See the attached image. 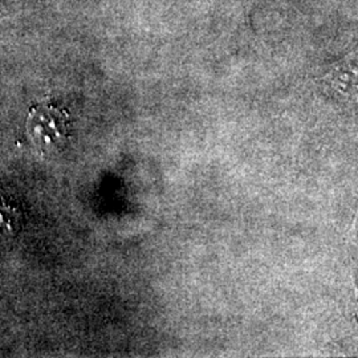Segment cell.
<instances>
[{
	"label": "cell",
	"mask_w": 358,
	"mask_h": 358,
	"mask_svg": "<svg viewBox=\"0 0 358 358\" xmlns=\"http://www.w3.org/2000/svg\"><path fill=\"white\" fill-rule=\"evenodd\" d=\"M69 118L66 112L55 105H36L27 117V136L31 143L44 154H51L64 146L68 137Z\"/></svg>",
	"instance_id": "1"
},
{
	"label": "cell",
	"mask_w": 358,
	"mask_h": 358,
	"mask_svg": "<svg viewBox=\"0 0 358 358\" xmlns=\"http://www.w3.org/2000/svg\"><path fill=\"white\" fill-rule=\"evenodd\" d=\"M23 226V213L19 206L0 198V248L13 243Z\"/></svg>",
	"instance_id": "2"
},
{
	"label": "cell",
	"mask_w": 358,
	"mask_h": 358,
	"mask_svg": "<svg viewBox=\"0 0 358 358\" xmlns=\"http://www.w3.org/2000/svg\"><path fill=\"white\" fill-rule=\"evenodd\" d=\"M254 1H255V0H245V10H247V11H250V8H251V6L254 4Z\"/></svg>",
	"instance_id": "3"
}]
</instances>
